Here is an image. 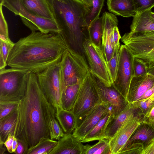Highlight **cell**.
<instances>
[{
  "mask_svg": "<svg viewBox=\"0 0 154 154\" xmlns=\"http://www.w3.org/2000/svg\"><path fill=\"white\" fill-rule=\"evenodd\" d=\"M142 154H154V137L143 148Z\"/></svg>",
  "mask_w": 154,
  "mask_h": 154,
  "instance_id": "obj_41",
  "label": "cell"
},
{
  "mask_svg": "<svg viewBox=\"0 0 154 154\" xmlns=\"http://www.w3.org/2000/svg\"><path fill=\"white\" fill-rule=\"evenodd\" d=\"M26 10L44 19L54 20L46 0H19Z\"/></svg>",
  "mask_w": 154,
  "mask_h": 154,
  "instance_id": "obj_21",
  "label": "cell"
},
{
  "mask_svg": "<svg viewBox=\"0 0 154 154\" xmlns=\"http://www.w3.org/2000/svg\"><path fill=\"white\" fill-rule=\"evenodd\" d=\"M134 57L125 45H120L114 87L127 99L131 81L134 76Z\"/></svg>",
  "mask_w": 154,
  "mask_h": 154,
  "instance_id": "obj_11",
  "label": "cell"
},
{
  "mask_svg": "<svg viewBox=\"0 0 154 154\" xmlns=\"http://www.w3.org/2000/svg\"><path fill=\"white\" fill-rule=\"evenodd\" d=\"M109 106L101 102L95 106L88 112L80 124L76 128L72 134L82 140L101 119L110 110Z\"/></svg>",
  "mask_w": 154,
  "mask_h": 154,
  "instance_id": "obj_14",
  "label": "cell"
},
{
  "mask_svg": "<svg viewBox=\"0 0 154 154\" xmlns=\"http://www.w3.org/2000/svg\"><path fill=\"white\" fill-rule=\"evenodd\" d=\"M102 19L103 33L101 48L106 61L108 63L113 57L115 49L110 43L111 35L118 20L116 15L111 13L105 12L101 16Z\"/></svg>",
  "mask_w": 154,
  "mask_h": 154,
  "instance_id": "obj_15",
  "label": "cell"
},
{
  "mask_svg": "<svg viewBox=\"0 0 154 154\" xmlns=\"http://www.w3.org/2000/svg\"><path fill=\"white\" fill-rule=\"evenodd\" d=\"M104 1L105 0H89L88 5L85 6L86 21L88 27L99 17Z\"/></svg>",
  "mask_w": 154,
  "mask_h": 154,
  "instance_id": "obj_28",
  "label": "cell"
},
{
  "mask_svg": "<svg viewBox=\"0 0 154 154\" xmlns=\"http://www.w3.org/2000/svg\"><path fill=\"white\" fill-rule=\"evenodd\" d=\"M83 47L90 72L106 86L109 87L112 85L108 65L101 47L97 46L87 38L84 39Z\"/></svg>",
  "mask_w": 154,
  "mask_h": 154,
  "instance_id": "obj_10",
  "label": "cell"
},
{
  "mask_svg": "<svg viewBox=\"0 0 154 154\" xmlns=\"http://www.w3.org/2000/svg\"><path fill=\"white\" fill-rule=\"evenodd\" d=\"M84 80L68 86L62 92L61 101L63 109L68 111L72 110Z\"/></svg>",
  "mask_w": 154,
  "mask_h": 154,
  "instance_id": "obj_25",
  "label": "cell"
},
{
  "mask_svg": "<svg viewBox=\"0 0 154 154\" xmlns=\"http://www.w3.org/2000/svg\"><path fill=\"white\" fill-rule=\"evenodd\" d=\"M120 45H119L115 48L113 57L107 63L112 84L116 77L119 60V51Z\"/></svg>",
  "mask_w": 154,
  "mask_h": 154,
  "instance_id": "obj_32",
  "label": "cell"
},
{
  "mask_svg": "<svg viewBox=\"0 0 154 154\" xmlns=\"http://www.w3.org/2000/svg\"><path fill=\"white\" fill-rule=\"evenodd\" d=\"M154 93V85L148 90L139 100L143 99L149 97Z\"/></svg>",
  "mask_w": 154,
  "mask_h": 154,
  "instance_id": "obj_44",
  "label": "cell"
},
{
  "mask_svg": "<svg viewBox=\"0 0 154 154\" xmlns=\"http://www.w3.org/2000/svg\"><path fill=\"white\" fill-rule=\"evenodd\" d=\"M17 111L14 136L23 143L26 154L28 149L42 138H50V122L56 118V109L42 91L36 74H29L25 95Z\"/></svg>",
  "mask_w": 154,
  "mask_h": 154,
  "instance_id": "obj_1",
  "label": "cell"
},
{
  "mask_svg": "<svg viewBox=\"0 0 154 154\" xmlns=\"http://www.w3.org/2000/svg\"><path fill=\"white\" fill-rule=\"evenodd\" d=\"M102 102L93 75L90 72L84 80L72 110L75 120V128L96 105Z\"/></svg>",
  "mask_w": 154,
  "mask_h": 154,
  "instance_id": "obj_6",
  "label": "cell"
},
{
  "mask_svg": "<svg viewBox=\"0 0 154 154\" xmlns=\"http://www.w3.org/2000/svg\"><path fill=\"white\" fill-rule=\"evenodd\" d=\"M69 48L84 55L83 44L88 38L86 11L80 0H46Z\"/></svg>",
  "mask_w": 154,
  "mask_h": 154,
  "instance_id": "obj_3",
  "label": "cell"
},
{
  "mask_svg": "<svg viewBox=\"0 0 154 154\" xmlns=\"http://www.w3.org/2000/svg\"><path fill=\"white\" fill-rule=\"evenodd\" d=\"M90 72L84 55L69 48L60 65V79L62 94L68 86L83 80Z\"/></svg>",
  "mask_w": 154,
  "mask_h": 154,
  "instance_id": "obj_4",
  "label": "cell"
},
{
  "mask_svg": "<svg viewBox=\"0 0 154 154\" xmlns=\"http://www.w3.org/2000/svg\"><path fill=\"white\" fill-rule=\"evenodd\" d=\"M0 4L15 15L20 16L23 24L32 32L60 33V30L54 20L41 18L32 13L23 7L19 0H3Z\"/></svg>",
  "mask_w": 154,
  "mask_h": 154,
  "instance_id": "obj_8",
  "label": "cell"
},
{
  "mask_svg": "<svg viewBox=\"0 0 154 154\" xmlns=\"http://www.w3.org/2000/svg\"><path fill=\"white\" fill-rule=\"evenodd\" d=\"M19 101H0V119L6 116L16 109Z\"/></svg>",
  "mask_w": 154,
  "mask_h": 154,
  "instance_id": "obj_34",
  "label": "cell"
},
{
  "mask_svg": "<svg viewBox=\"0 0 154 154\" xmlns=\"http://www.w3.org/2000/svg\"><path fill=\"white\" fill-rule=\"evenodd\" d=\"M93 76L102 102L109 106L114 116L121 113L129 103L127 99L112 85L107 86L98 78Z\"/></svg>",
  "mask_w": 154,
  "mask_h": 154,
  "instance_id": "obj_13",
  "label": "cell"
},
{
  "mask_svg": "<svg viewBox=\"0 0 154 154\" xmlns=\"http://www.w3.org/2000/svg\"><path fill=\"white\" fill-rule=\"evenodd\" d=\"M121 38L117 26H116L112 30L110 39L111 45L112 48L115 49L116 47L120 45L119 40Z\"/></svg>",
  "mask_w": 154,
  "mask_h": 154,
  "instance_id": "obj_39",
  "label": "cell"
},
{
  "mask_svg": "<svg viewBox=\"0 0 154 154\" xmlns=\"http://www.w3.org/2000/svg\"><path fill=\"white\" fill-rule=\"evenodd\" d=\"M56 118L65 133H72L75 128L74 116L72 111L63 108L56 109Z\"/></svg>",
  "mask_w": 154,
  "mask_h": 154,
  "instance_id": "obj_26",
  "label": "cell"
},
{
  "mask_svg": "<svg viewBox=\"0 0 154 154\" xmlns=\"http://www.w3.org/2000/svg\"><path fill=\"white\" fill-rule=\"evenodd\" d=\"M152 9L137 12L130 26V32L154 31V19L151 15Z\"/></svg>",
  "mask_w": 154,
  "mask_h": 154,
  "instance_id": "obj_19",
  "label": "cell"
},
{
  "mask_svg": "<svg viewBox=\"0 0 154 154\" xmlns=\"http://www.w3.org/2000/svg\"><path fill=\"white\" fill-rule=\"evenodd\" d=\"M154 85V76L148 73L141 76H133L131 81L127 99L129 103L139 100Z\"/></svg>",
  "mask_w": 154,
  "mask_h": 154,
  "instance_id": "obj_16",
  "label": "cell"
},
{
  "mask_svg": "<svg viewBox=\"0 0 154 154\" xmlns=\"http://www.w3.org/2000/svg\"><path fill=\"white\" fill-rule=\"evenodd\" d=\"M109 11L116 15L134 17L136 13L133 0H107Z\"/></svg>",
  "mask_w": 154,
  "mask_h": 154,
  "instance_id": "obj_20",
  "label": "cell"
},
{
  "mask_svg": "<svg viewBox=\"0 0 154 154\" xmlns=\"http://www.w3.org/2000/svg\"><path fill=\"white\" fill-rule=\"evenodd\" d=\"M88 37L93 43L101 47L103 33L102 19L99 17L94 21L88 27Z\"/></svg>",
  "mask_w": 154,
  "mask_h": 154,
  "instance_id": "obj_29",
  "label": "cell"
},
{
  "mask_svg": "<svg viewBox=\"0 0 154 154\" xmlns=\"http://www.w3.org/2000/svg\"><path fill=\"white\" fill-rule=\"evenodd\" d=\"M72 133H65L49 154H84L85 145Z\"/></svg>",
  "mask_w": 154,
  "mask_h": 154,
  "instance_id": "obj_17",
  "label": "cell"
},
{
  "mask_svg": "<svg viewBox=\"0 0 154 154\" xmlns=\"http://www.w3.org/2000/svg\"><path fill=\"white\" fill-rule=\"evenodd\" d=\"M137 111H138V109L134 107L131 103H129L121 113L114 116L107 125L105 132L104 139L109 140L111 139L127 117L132 113Z\"/></svg>",
  "mask_w": 154,
  "mask_h": 154,
  "instance_id": "obj_22",
  "label": "cell"
},
{
  "mask_svg": "<svg viewBox=\"0 0 154 154\" xmlns=\"http://www.w3.org/2000/svg\"><path fill=\"white\" fill-rule=\"evenodd\" d=\"M14 45L12 42H8L0 40V69L5 68L10 52Z\"/></svg>",
  "mask_w": 154,
  "mask_h": 154,
  "instance_id": "obj_31",
  "label": "cell"
},
{
  "mask_svg": "<svg viewBox=\"0 0 154 154\" xmlns=\"http://www.w3.org/2000/svg\"><path fill=\"white\" fill-rule=\"evenodd\" d=\"M57 142L50 138L43 137L36 145L28 149L26 154H49Z\"/></svg>",
  "mask_w": 154,
  "mask_h": 154,
  "instance_id": "obj_27",
  "label": "cell"
},
{
  "mask_svg": "<svg viewBox=\"0 0 154 154\" xmlns=\"http://www.w3.org/2000/svg\"><path fill=\"white\" fill-rule=\"evenodd\" d=\"M64 134L56 118L53 119L50 123V139L58 140L64 136Z\"/></svg>",
  "mask_w": 154,
  "mask_h": 154,
  "instance_id": "obj_33",
  "label": "cell"
},
{
  "mask_svg": "<svg viewBox=\"0 0 154 154\" xmlns=\"http://www.w3.org/2000/svg\"><path fill=\"white\" fill-rule=\"evenodd\" d=\"M133 106L137 109L139 113L144 116L150 108L154 104V101H152L148 98L139 100L132 103Z\"/></svg>",
  "mask_w": 154,
  "mask_h": 154,
  "instance_id": "obj_35",
  "label": "cell"
},
{
  "mask_svg": "<svg viewBox=\"0 0 154 154\" xmlns=\"http://www.w3.org/2000/svg\"><path fill=\"white\" fill-rule=\"evenodd\" d=\"M154 137V128L150 124L143 121L134 131L123 149L137 144L142 145L143 149Z\"/></svg>",
  "mask_w": 154,
  "mask_h": 154,
  "instance_id": "obj_18",
  "label": "cell"
},
{
  "mask_svg": "<svg viewBox=\"0 0 154 154\" xmlns=\"http://www.w3.org/2000/svg\"><path fill=\"white\" fill-rule=\"evenodd\" d=\"M2 6L0 4V40L11 42L9 36L7 23L3 13Z\"/></svg>",
  "mask_w": 154,
  "mask_h": 154,
  "instance_id": "obj_36",
  "label": "cell"
},
{
  "mask_svg": "<svg viewBox=\"0 0 154 154\" xmlns=\"http://www.w3.org/2000/svg\"><path fill=\"white\" fill-rule=\"evenodd\" d=\"M11 68L0 69V101H19L24 96L29 74Z\"/></svg>",
  "mask_w": 154,
  "mask_h": 154,
  "instance_id": "obj_5",
  "label": "cell"
},
{
  "mask_svg": "<svg viewBox=\"0 0 154 154\" xmlns=\"http://www.w3.org/2000/svg\"><path fill=\"white\" fill-rule=\"evenodd\" d=\"M143 121L149 124L154 121V104L144 116Z\"/></svg>",
  "mask_w": 154,
  "mask_h": 154,
  "instance_id": "obj_40",
  "label": "cell"
},
{
  "mask_svg": "<svg viewBox=\"0 0 154 154\" xmlns=\"http://www.w3.org/2000/svg\"><path fill=\"white\" fill-rule=\"evenodd\" d=\"M148 98L152 101H154V93Z\"/></svg>",
  "mask_w": 154,
  "mask_h": 154,
  "instance_id": "obj_49",
  "label": "cell"
},
{
  "mask_svg": "<svg viewBox=\"0 0 154 154\" xmlns=\"http://www.w3.org/2000/svg\"><path fill=\"white\" fill-rule=\"evenodd\" d=\"M144 116L138 111L129 115L109 140L111 154H119L124 148L133 132L143 122Z\"/></svg>",
  "mask_w": 154,
  "mask_h": 154,
  "instance_id": "obj_12",
  "label": "cell"
},
{
  "mask_svg": "<svg viewBox=\"0 0 154 154\" xmlns=\"http://www.w3.org/2000/svg\"><path fill=\"white\" fill-rule=\"evenodd\" d=\"M14 137V135L10 134L4 143V146L7 148L8 152L10 153H12V148Z\"/></svg>",
  "mask_w": 154,
  "mask_h": 154,
  "instance_id": "obj_42",
  "label": "cell"
},
{
  "mask_svg": "<svg viewBox=\"0 0 154 154\" xmlns=\"http://www.w3.org/2000/svg\"><path fill=\"white\" fill-rule=\"evenodd\" d=\"M121 40L134 57L144 63L148 69L154 66V31L130 32Z\"/></svg>",
  "mask_w": 154,
  "mask_h": 154,
  "instance_id": "obj_7",
  "label": "cell"
},
{
  "mask_svg": "<svg viewBox=\"0 0 154 154\" xmlns=\"http://www.w3.org/2000/svg\"><path fill=\"white\" fill-rule=\"evenodd\" d=\"M152 127L154 128V121L150 124Z\"/></svg>",
  "mask_w": 154,
  "mask_h": 154,
  "instance_id": "obj_51",
  "label": "cell"
},
{
  "mask_svg": "<svg viewBox=\"0 0 154 154\" xmlns=\"http://www.w3.org/2000/svg\"><path fill=\"white\" fill-rule=\"evenodd\" d=\"M148 73L154 76V66L148 69Z\"/></svg>",
  "mask_w": 154,
  "mask_h": 154,
  "instance_id": "obj_47",
  "label": "cell"
},
{
  "mask_svg": "<svg viewBox=\"0 0 154 154\" xmlns=\"http://www.w3.org/2000/svg\"><path fill=\"white\" fill-rule=\"evenodd\" d=\"M136 12L152 9L154 7V0H133Z\"/></svg>",
  "mask_w": 154,
  "mask_h": 154,
  "instance_id": "obj_38",
  "label": "cell"
},
{
  "mask_svg": "<svg viewBox=\"0 0 154 154\" xmlns=\"http://www.w3.org/2000/svg\"><path fill=\"white\" fill-rule=\"evenodd\" d=\"M17 118V108L6 116L0 119V143H4L10 134L14 136Z\"/></svg>",
  "mask_w": 154,
  "mask_h": 154,
  "instance_id": "obj_24",
  "label": "cell"
},
{
  "mask_svg": "<svg viewBox=\"0 0 154 154\" xmlns=\"http://www.w3.org/2000/svg\"><path fill=\"white\" fill-rule=\"evenodd\" d=\"M151 15L152 17L154 19V12L152 11L151 12Z\"/></svg>",
  "mask_w": 154,
  "mask_h": 154,
  "instance_id": "obj_50",
  "label": "cell"
},
{
  "mask_svg": "<svg viewBox=\"0 0 154 154\" xmlns=\"http://www.w3.org/2000/svg\"><path fill=\"white\" fill-rule=\"evenodd\" d=\"M68 48L59 33L32 32L14 43L7 65L37 74L59 62Z\"/></svg>",
  "mask_w": 154,
  "mask_h": 154,
  "instance_id": "obj_2",
  "label": "cell"
},
{
  "mask_svg": "<svg viewBox=\"0 0 154 154\" xmlns=\"http://www.w3.org/2000/svg\"><path fill=\"white\" fill-rule=\"evenodd\" d=\"M60 61L36 74L42 91L56 109L63 108L60 79Z\"/></svg>",
  "mask_w": 154,
  "mask_h": 154,
  "instance_id": "obj_9",
  "label": "cell"
},
{
  "mask_svg": "<svg viewBox=\"0 0 154 154\" xmlns=\"http://www.w3.org/2000/svg\"><path fill=\"white\" fill-rule=\"evenodd\" d=\"M113 116L110 110L85 136L81 142L85 143L104 139L107 125Z\"/></svg>",
  "mask_w": 154,
  "mask_h": 154,
  "instance_id": "obj_23",
  "label": "cell"
},
{
  "mask_svg": "<svg viewBox=\"0 0 154 154\" xmlns=\"http://www.w3.org/2000/svg\"><path fill=\"white\" fill-rule=\"evenodd\" d=\"M18 140L14 137L12 148V152L14 153L18 145Z\"/></svg>",
  "mask_w": 154,
  "mask_h": 154,
  "instance_id": "obj_45",
  "label": "cell"
},
{
  "mask_svg": "<svg viewBox=\"0 0 154 154\" xmlns=\"http://www.w3.org/2000/svg\"><path fill=\"white\" fill-rule=\"evenodd\" d=\"M134 76H140L148 73V68L146 64L142 60L134 57L133 60Z\"/></svg>",
  "mask_w": 154,
  "mask_h": 154,
  "instance_id": "obj_37",
  "label": "cell"
},
{
  "mask_svg": "<svg viewBox=\"0 0 154 154\" xmlns=\"http://www.w3.org/2000/svg\"><path fill=\"white\" fill-rule=\"evenodd\" d=\"M84 154H111L109 140L102 139L93 145H85Z\"/></svg>",
  "mask_w": 154,
  "mask_h": 154,
  "instance_id": "obj_30",
  "label": "cell"
},
{
  "mask_svg": "<svg viewBox=\"0 0 154 154\" xmlns=\"http://www.w3.org/2000/svg\"><path fill=\"white\" fill-rule=\"evenodd\" d=\"M84 3L85 6L87 5L88 3L89 0H80Z\"/></svg>",
  "mask_w": 154,
  "mask_h": 154,
  "instance_id": "obj_48",
  "label": "cell"
},
{
  "mask_svg": "<svg viewBox=\"0 0 154 154\" xmlns=\"http://www.w3.org/2000/svg\"><path fill=\"white\" fill-rule=\"evenodd\" d=\"M4 143H0V154H4L5 152L7 149L6 148H5L3 146Z\"/></svg>",
  "mask_w": 154,
  "mask_h": 154,
  "instance_id": "obj_46",
  "label": "cell"
},
{
  "mask_svg": "<svg viewBox=\"0 0 154 154\" xmlns=\"http://www.w3.org/2000/svg\"><path fill=\"white\" fill-rule=\"evenodd\" d=\"M18 145L14 153L17 154H25V148L23 143L18 140Z\"/></svg>",
  "mask_w": 154,
  "mask_h": 154,
  "instance_id": "obj_43",
  "label": "cell"
}]
</instances>
